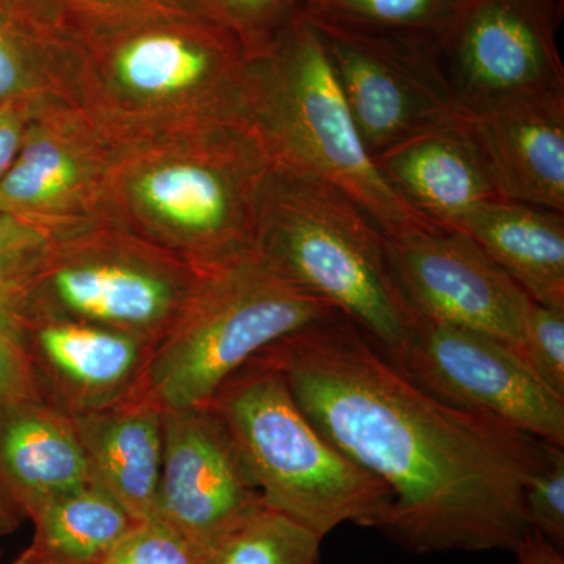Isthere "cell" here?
I'll return each instance as SVG.
<instances>
[{
  "mask_svg": "<svg viewBox=\"0 0 564 564\" xmlns=\"http://www.w3.org/2000/svg\"><path fill=\"white\" fill-rule=\"evenodd\" d=\"M299 13L430 44L440 51L469 0H300Z\"/></svg>",
  "mask_w": 564,
  "mask_h": 564,
  "instance_id": "603a6c76",
  "label": "cell"
},
{
  "mask_svg": "<svg viewBox=\"0 0 564 564\" xmlns=\"http://www.w3.org/2000/svg\"><path fill=\"white\" fill-rule=\"evenodd\" d=\"M22 514L7 494L0 489V540L7 534L17 532L22 522Z\"/></svg>",
  "mask_w": 564,
  "mask_h": 564,
  "instance_id": "836d02e7",
  "label": "cell"
},
{
  "mask_svg": "<svg viewBox=\"0 0 564 564\" xmlns=\"http://www.w3.org/2000/svg\"><path fill=\"white\" fill-rule=\"evenodd\" d=\"M11 564H58V563L51 562V560L44 558V556L35 554V552L31 551V549L28 547Z\"/></svg>",
  "mask_w": 564,
  "mask_h": 564,
  "instance_id": "e575fe53",
  "label": "cell"
},
{
  "mask_svg": "<svg viewBox=\"0 0 564 564\" xmlns=\"http://www.w3.org/2000/svg\"><path fill=\"white\" fill-rule=\"evenodd\" d=\"M21 315L44 402L77 417L139 395L154 343L95 323Z\"/></svg>",
  "mask_w": 564,
  "mask_h": 564,
  "instance_id": "9a60e30c",
  "label": "cell"
},
{
  "mask_svg": "<svg viewBox=\"0 0 564 564\" xmlns=\"http://www.w3.org/2000/svg\"><path fill=\"white\" fill-rule=\"evenodd\" d=\"M88 484L90 466L73 417L43 399L0 400V489L22 518Z\"/></svg>",
  "mask_w": 564,
  "mask_h": 564,
  "instance_id": "ac0fdd59",
  "label": "cell"
},
{
  "mask_svg": "<svg viewBox=\"0 0 564 564\" xmlns=\"http://www.w3.org/2000/svg\"><path fill=\"white\" fill-rule=\"evenodd\" d=\"M300 14L321 41L372 161L402 141L455 121L458 102L436 47Z\"/></svg>",
  "mask_w": 564,
  "mask_h": 564,
  "instance_id": "9c48e42d",
  "label": "cell"
},
{
  "mask_svg": "<svg viewBox=\"0 0 564 564\" xmlns=\"http://www.w3.org/2000/svg\"><path fill=\"white\" fill-rule=\"evenodd\" d=\"M499 198L564 214V90L459 109Z\"/></svg>",
  "mask_w": 564,
  "mask_h": 564,
  "instance_id": "2e32d148",
  "label": "cell"
},
{
  "mask_svg": "<svg viewBox=\"0 0 564 564\" xmlns=\"http://www.w3.org/2000/svg\"><path fill=\"white\" fill-rule=\"evenodd\" d=\"M248 117L273 166L343 192L386 237L433 226L378 173L303 14L265 51L248 58Z\"/></svg>",
  "mask_w": 564,
  "mask_h": 564,
  "instance_id": "5b68a950",
  "label": "cell"
},
{
  "mask_svg": "<svg viewBox=\"0 0 564 564\" xmlns=\"http://www.w3.org/2000/svg\"><path fill=\"white\" fill-rule=\"evenodd\" d=\"M304 415L391 491L380 532L411 554L514 552L530 532L524 488L554 445L415 383L336 313L254 356Z\"/></svg>",
  "mask_w": 564,
  "mask_h": 564,
  "instance_id": "6da1fadb",
  "label": "cell"
},
{
  "mask_svg": "<svg viewBox=\"0 0 564 564\" xmlns=\"http://www.w3.org/2000/svg\"><path fill=\"white\" fill-rule=\"evenodd\" d=\"M50 236L0 209V280L20 272Z\"/></svg>",
  "mask_w": 564,
  "mask_h": 564,
  "instance_id": "4dcf8cb0",
  "label": "cell"
},
{
  "mask_svg": "<svg viewBox=\"0 0 564 564\" xmlns=\"http://www.w3.org/2000/svg\"><path fill=\"white\" fill-rule=\"evenodd\" d=\"M524 510L530 529L563 552L564 549V451L552 447L547 463L524 488Z\"/></svg>",
  "mask_w": 564,
  "mask_h": 564,
  "instance_id": "f1b7e54d",
  "label": "cell"
},
{
  "mask_svg": "<svg viewBox=\"0 0 564 564\" xmlns=\"http://www.w3.org/2000/svg\"><path fill=\"white\" fill-rule=\"evenodd\" d=\"M466 234L543 306L564 307V214L496 198L478 206Z\"/></svg>",
  "mask_w": 564,
  "mask_h": 564,
  "instance_id": "ffe728a7",
  "label": "cell"
},
{
  "mask_svg": "<svg viewBox=\"0 0 564 564\" xmlns=\"http://www.w3.org/2000/svg\"><path fill=\"white\" fill-rule=\"evenodd\" d=\"M513 554L518 564H564L563 552L545 541L536 530H530Z\"/></svg>",
  "mask_w": 564,
  "mask_h": 564,
  "instance_id": "d6a6232c",
  "label": "cell"
},
{
  "mask_svg": "<svg viewBox=\"0 0 564 564\" xmlns=\"http://www.w3.org/2000/svg\"><path fill=\"white\" fill-rule=\"evenodd\" d=\"M209 406L267 507L322 540L345 522L383 525L392 503L388 486L322 436L272 367L252 358L220 386Z\"/></svg>",
  "mask_w": 564,
  "mask_h": 564,
  "instance_id": "8992f818",
  "label": "cell"
},
{
  "mask_svg": "<svg viewBox=\"0 0 564 564\" xmlns=\"http://www.w3.org/2000/svg\"><path fill=\"white\" fill-rule=\"evenodd\" d=\"M384 240L377 223L337 188L276 166L269 173L252 252L347 315L395 359L415 317L393 281Z\"/></svg>",
  "mask_w": 564,
  "mask_h": 564,
  "instance_id": "277c9868",
  "label": "cell"
},
{
  "mask_svg": "<svg viewBox=\"0 0 564 564\" xmlns=\"http://www.w3.org/2000/svg\"><path fill=\"white\" fill-rule=\"evenodd\" d=\"M384 245L414 317L488 334L521 355L532 300L480 245L436 226L386 237Z\"/></svg>",
  "mask_w": 564,
  "mask_h": 564,
  "instance_id": "8fae6325",
  "label": "cell"
},
{
  "mask_svg": "<svg viewBox=\"0 0 564 564\" xmlns=\"http://www.w3.org/2000/svg\"><path fill=\"white\" fill-rule=\"evenodd\" d=\"M31 521L35 533L29 549L58 564H106L139 524L96 484L55 497Z\"/></svg>",
  "mask_w": 564,
  "mask_h": 564,
  "instance_id": "7402d4cb",
  "label": "cell"
},
{
  "mask_svg": "<svg viewBox=\"0 0 564 564\" xmlns=\"http://www.w3.org/2000/svg\"><path fill=\"white\" fill-rule=\"evenodd\" d=\"M440 55L459 109L564 90L552 0H469Z\"/></svg>",
  "mask_w": 564,
  "mask_h": 564,
  "instance_id": "7c38bea8",
  "label": "cell"
},
{
  "mask_svg": "<svg viewBox=\"0 0 564 564\" xmlns=\"http://www.w3.org/2000/svg\"><path fill=\"white\" fill-rule=\"evenodd\" d=\"M273 163L251 124L118 147L99 217L209 270L252 251Z\"/></svg>",
  "mask_w": 564,
  "mask_h": 564,
  "instance_id": "3957f363",
  "label": "cell"
},
{
  "mask_svg": "<svg viewBox=\"0 0 564 564\" xmlns=\"http://www.w3.org/2000/svg\"><path fill=\"white\" fill-rule=\"evenodd\" d=\"M202 552L162 519L139 522L106 564H202Z\"/></svg>",
  "mask_w": 564,
  "mask_h": 564,
  "instance_id": "f546056e",
  "label": "cell"
},
{
  "mask_svg": "<svg viewBox=\"0 0 564 564\" xmlns=\"http://www.w3.org/2000/svg\"><path fill=\"white\" fill-rule=\"evenodd\" d=\"M41 399L25 345L20 296L10 278L0 280V400Z\"/></svg>",
  "mask_w": 564,
  "mask_h": 564,
  "instance_id": "4316f807",
  "label": "cell"
},
{
  "mask_svg": "<svg viewBox=\"0 0 564 564\" xmlns=\"http://www.w3.org/2000/svg\"><path fill=\"white\" fill-rule=\"evenodd\" d=\"M73 419L93 484L109 492L137 522L154 518L162 470V408L139 393Z\"/></svg>",
  "mask_w": 564,
  "mask_h": 564,
  "instance_id": "d6986e66",
  "label": "cell"
},
{
  "mask_svg": "<svg viewBox=\"0 0 564 564\" xmlns=\"http://www.w3.org/2000/svg\"><path fill=\"white\" fill-rule=\"evenodd\" d=\"M373 163L411 210L447 231H458L478 206L499 198L480 154L456 118L395 144Z\"/></svg>",
  "mask_w": 564,
  "mask_h": 564,
  "instance_id": "e0dca14e",
  "label": "cell"
},
{
  "mask_svg": "<svg viewBox=\"0 0 564 564\" xmlns=\"http://www.w3.org/2000/svg\"><path fill=\"white\" fill-rule=\"evenodd\" d=\"M0 555H2V549H0Z\"/></svg>",
  "mask_w": 564,
  "mask_h": 564,
  "instance_id": "d590c367",
  "label": "cell"
},
{
  "mask_svg": "<svg viewBox=\"0 0 564 564\" xmlns=\"http://www.w3.org/2000/svg\"><path fill=\"white\" fill-rule=\"evenodd\" d=\"M203 272L96 217L52 234L11 280L24 313L95 323L158 345Z\"/></svg>",
  "mask_w": 564,
  "mask_h": 564,
  "instance_id": "ba28073f",
  "label": "cell"
},
{
  "mask_svg": "<svg viewBox=\"0 0 564 564\" xmlns=\"http://www.w3.org/2000/svg\"><path fill=\"white\" fill-rule=\"evenodd\" d=\"M117 151L73 104H44L0 181V209L46 236L93 220Z\"/></svg>",
  "mask_w": 564,
  "mask_h": 564,
  "instance_id": "4fadbf2b",
  "label": "cell"
},
{
  "mask_svg": "<svg viewBox=\"0 0 564 564\" xmlns=\"http://www.w3.org/2000/svg\"><path fill=\"white\" fill-rule=\"evenodd\" d=\"M43 2L68 28H109V25L176 17H207L214 20L198 0H43Z\"/></svg>",
  "mask_w": 564,
  "mask_h": 564,
  "instance_id": "d4e9b609",
  "label": "cell"
},
{
  "mask_svg": "<svg viewBox=\"0 0 564 564\" xmlns=\"http://www.w3.org/2000/svg\"><path fill=\"white\" fill-rule=\"evenodd\" d=\"M322 541L263 503L220 534L202 564H322Z\"/></svg>",
  "mask_w": 564,
  "mask_h": 564,
  "instance_id": "cb8c5ba5",
  "label": "cell"
},
{
  "mask_svg": "<svg viewBox=\"0 0 564 564\" xmlns=\"http://www.w3.org/2000/svg\"><path fill=\"white\" fill-rule=\"evenodd\" d=\"M242 44L248 58L265 51L299 14L300 0H198Z\"/></svg>",
  "mask_w": 564,
  "mask_h": 564,
  "instance_id": "484cf974",
  "label": "cell"
},
{
  "mask_svg": "<svg viewBox=\"0 0 564 564\" xmlns=\"http://www.w3.org/2000/svg\"><path fill=\"white\" fill-rule=\"evenodd\" d=\"M69 102L118 147L223 124H250L248 55L207 17L68 28Z\"/></svg>",
  "mask_w": 564,
  "mask_h": 564,
  "instance_id": "7a4b0ae2",
  "label": "cell"
},
{
  "mask_svg": "<svg viewBox=\"0 0 564 564\" xmlns=\"http://www.w3.org/2000/svg\"><path fill=\"white\" fill-rule=\"evenodd\" d=\"M47 102H7L0 106V181L13 165L32 118Z\"/></svg>",
  "mask_w": 564,
  "mask_h": 564,
  "instance_id": "1f68e13d",
  "label": "cell"
},
{
  "mask_svg": "<svg viewBox=\"0 0 564 564\" xmlns=\"http://www.w3.org/2000/svg\"><path fill=\"white\" fill-rule=\"evenodd\" d=\"M521 356L549 389L564 397V307L530 303Z\"/></svg>",
  "mask_w": 564,
  "mask_h": 564,
  "instance_id": "83f0119b",
  "label": "cell"
},
{
  "mask_svg": "<svg viewBox=\"0 0 564 564\" xmlns=\"http://www.w3.org/2000/svg\"><path fill=\"white\" fill-rule=\"evenodd\" d=\"M393 362L444 402L484 411L564 447V397L549 389L518 351L488 334L415 317Z\"/></svg>",
  "mask_w": 564,
  "mask_h": 564,
  "instance_id": "30bf717a",
  "label": "cell"
},
{
  "mask_svg": "<svg viewBox=\"0 0 564 564\" xmlns=\"http://www.w3.org/2000/svg\"><path fill=\"white\" fill-rule=\"evenodd\" d=\"M74 58L73 36L43 0H0V106L69 102Z\"/></svg>",
  "mask_w": 564,
  "mask_h": 564,
  "instance_id": "44dd1931",
  "label": "cell"
},
{
  "mask_svg": "<svg viewBox=\"0 0 564 564\" xmlns=\"http://www.w3.org/2000/svg\"><path fill=\"white\" fill-rule=\"evenodd\" d=\"M336 313L252 251L204 270L180 317L152 350L140 395L162 410L206 406L263 348Z\"/></svg>",
  "mask_w": 564,
  "mask_h": 564,
  "instance_id": "52a82bcc",
  "label": "cell"
},
{
  "mask_svg": "<svg viewBox=\"0 0 564 564\" xmlns=\"http://www.w3.org/2000/svg\"><path fill=\"white\" fill-rule=\"evenodd\" d=\"M263 505L239 448L206 406L163 410L158 508L162 519L199 552Z\"/></svg>",
  "mask_w": 564,
  "mask_h": 564,
  "instance_id": "5bb4252c",
  "label": "cell"
}]
</instances>
